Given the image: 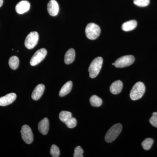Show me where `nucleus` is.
<instances>
[{"mask_svg": "<svg viewBox=\"0 0 157 157\" xmlns=\"http://www.w3.org/2000/svg\"><path fill=\"white\" fill-rule=\"evenodd\" d=\"M145 91V86L141 82H138L135 83L130 93V98L133 101H136L140 99L144 94Z\"/></svg>", "mask_w": 157, "mask_h": 157, "instance_id": "nucleus-1", "label": "nucleus"}, {"mask_svg": "<svg viewBox=\"0 0 157 157\" xmlns=\"http://www.w3.org/2000/svg\"><path fill=\"white\" fill-rule=\"evenodd\" d=\"M103 63V59L101 57L96 58L92 62L88 69L90 78H94L98 76L102 68Z\"/></svg>", "mask_w": 157, "mask_h": 157, "instance_id": "nucleus-2", "label": "nucleus"}, {"mask_svg": "<svg viewBox=\"0 0 157 157\" xmlns=\"http://www.w3.org/2000/svg\"><path fill=\"white\" fill-rule=\"evenodd\" d=\"M122 129V126L121 124H117L113 126L108 130L105 136V139L108 143L112 142L115 140L120 134Z\"/></svg>", "mask_w": 157, "mask_h": 157, "instance_id": "nucleus-3", "label": "nucleus"}, {"mask_svg": "<svg viewBox=\"0 0 157 157\" xmlns=\"http://www.w3.org/2000/svg\"><path fill=\"white\" fill-rule=\"evenodd\" d=\"M101 32L100 27L94 23L88 24L85 29L86 36L91 40L97 39L100 36Z\"/></svg>", "mask_w": 157, "mask_h": 157, "instance_id": "nucleus-4", "label": "nucleus"}, {"mask_svg": "<svg viewBox=\"0 0 157 157\" xmlns=\"http://www.w3.org/2000/svg\"><path fill=\"white\" fill-rule=\"evenodd\" d=\"M135 61V57L133 56H124L118 59L114 63V66L117 68L126 67L132 65Z\"/></svg>", "mask_w": 157, "mask_h": 157, "instance_id": "nucleus-5", "label": "nucleus"}, {"mask_svg": "<svg viewBox=\"0 0 157 157\" xmlns=\"http://www.w3.org/2000/svg\"><path fill=\"white\" fill-rule=\"evenodd\" d=\"M39 34L36 32H31L26 38L25 45L29 49L33 48L39 41Z\"/></svg>", "mask_w": 157, "mask_h": 157, "instance_id": "nucleus-6", "label": "nucleus"}, {"mask_svg": "<svg viewBox=\"0 0 157 157\" xmlns=\"http://www.w3.org/2000/svg\"><path fill=\"white\" fill-rule=\"evenodd\" d=\"M47 51L45 48H41L37 51L31 59L30 65L35 66L39 64L45 58L47 55Z\"/></svg>", "mask_w": 157, "mask_h": 157, "instance_id": "nucleus-7", "label": "nucleus"}, {"mask_svg": "<svg viewBox=\"0 0 157 157\" xmlns=\"http://www.w3.org/2000/svg\"><path fill=\"white\" fill-rule=\"evenodd\" d=\"M21 137L23 140L28 144H30L33 141L34 136L31 128L28 125H24L21 128Z\"/></svg>", "mask_w": 157, "mask_h": 157, "instance_id": "nucleus-8", "label": "nucleus"}, {"mask_svg": "<svg viewBox=\"0 0 157 157\" xmlns=\"http://www.w3.org/2000/svg\"><path fill=\"white\" fill-rule=\"evenodd\" d=\"M17 95L14 93H10L0 98V106H6L12 104L16 100Z\"/></svg>", "mask_w": 157, "mask_h": 157, "instance_id": "nucleus-9", "label": "nucleus"}, {"mask_svg": "<svg viewBox=\"0 0 157 157\" xmlns=\"http://www.w3.org/2000/svg\"><path fill=\"white\" fill-rule=\"evenodd\" d=\"M30 8V4L27 1H21L17 3L15 7V10L17 13L23 14L27 12Z\"/></svg>", "mask_w": 157, "mask_h": 157, "instance_id": "nucleus-10", "label": "nucleus"}, {"mask_svg": "<svg viewBox=\"0 0 157 157\" xmlns=\"http://www.w3.org/2000/svg\"><path fill=\"white\" fill-rule=\"evenodd\" d=\"M47 10L51 16H56L59 11L58 3L56 0H50L47 6Z\"/></svg>", "mask_w": 157, "mask_h": 157, "instance_id": "nucleus-11", "label": "nucleus"}, {"mask_svg": "<svg viewBox=\"0 0 157 157\" xmlns=\"http://www.w3.org/2000/svg\"><path fill=\"white\" fill-rule=\"evenodd\" d=\"M45 90L44 85L40 84L37 85L32 93V98L34 101H38L42 97Z\"/></svg>", "mask_w": 157, "mask_h": 157, "instance_id": "nucleus-12", "label": "nucleus"}, {"mask_svg": "<svg viewBox=\"0 0 157 157\" xmlns=\"http://www.w3.org/2000/svg\"><path fill=\"white\" fill-rule=\"evenodd\" d=\"M49 121L45 117L40 121L38 124V129L39 132L43 135H46L49 130Z\"/></svg>", "mask_w": 157, "mask_h": 157, "instance_id": "nucleus-13", "label": "nucleus"}, {"mask_svg": "<svg viewBox=\"0 0 157 157\" xmlns=\"http://www.w3.org/2000/svg\"><path fill=\"white\" fill-rule=\"evenodd\" d=\"M123 86V85L121 80H117L114 81L113 83H112L109 88L110 92L113 94H118L121 92Z\"/></svg>", "mask_w": 157, "mask_h": 157, "instance_id": "nucleus-14", "label": "nucleus"}, {"mask_svg": "<svg viewBox=\"0 0 157 157\" xmlns=\"http://www.w3.org/2000/svg\"><path fill=\"white\" fill-rule=\"evenodd\" d=\"M75 50L73 48H70L67 51L65 54L64 58V62L67 65L73 63L75 59Z\"/></svg>", "mask_w": 157, "mask_h": 157, "instance_id": "nucleus-15", "label": "nucleus"}, {"mask_svg": "<svg viewBox=\"0 0 157 157\" xmlns=\"http://www.w3.org/2000/svg\"><path fill=\"white\" fill-rule=\"evenodd\" d=\"M73 87V82L72 81H69L66 83L61 89L59 93V96L61 97H64L71 92Z\"/></svg>", "mask_w": 157, "mask_h": 157, "instance_id": "nucleus-16", "label": "nucleus"}, {"mask_svg": "<svg viewBox=\"0 0 157 157\" xmlns=\"http://www.w3.org/2000/svg\"><path fill=\"white\" fill-rule=\"evenodd\" d=\"M137 26V22L135 20L129 21L123 24L122 29L125 32L133 30L136 28Z\"/></svg>", "mask_w": 157, "mask_h": 157, "instance_id": "nucleus-17", "label": "nucleus"}, {"mask_svg": "<svg viewBox=\"0 0 157 157\" xmlns=\"http://www.w3.org/2000/svg\"><path fill=\"white\" fill-rule=\"evenodd\" d=\"M90 104L94 107H99L102 104V100L96 95H93L90 98Z\"/></svg>", "mask_w": 157, "mask_h": 157, "instance_id": "nucleus-18", "label": "nucleus"}, {"mask_svg": "<svg viewBox=\"0 0 157 157\" xmlns=\"http://www.w3.org/2000/svg\"><path fill=\"white\" fill-rule=\"evenodd\" d=\"M19 65V60L17 57L12 56L9 60V67L11 69L15 70L17 69Z\"/></svg>", "mask_w": 157, "mask_h": 157, "instance_id": "nucleus-19", "label": "nucleus"}, {"mask_svg": "<svg viewBox=\"0 0 157 157\" xmlns=\"http://www.w3.org/2000/svg\"><path fill=\"white\" fill-rule=\"evenodd\" d=\"M72 117L71 112L67 111H62L59 114V118L63 122L65 123L68 119Z\"/></svg>", "mask_w": 157, "mask_h": 157, "instance_id": "nucleus-20", "label": "nucleus"}, {"mask_svg": "<svg viewBox=\"0 0 157 157\" xmlns=\"http://www.w3.org/2000/svg\"><path fill=\"white\" fill-rule=\"evenodd\" d=\"M153 143V139L151 138H147L142 142L141 145H142L144 149L145 150H149L151 148Z\"/></svg>", "mask_w": 157, "mask_h": 157, "instance_id": "nucleus-21", "label": "nucleus"}, {"mask_svg": "<svg viewBox=\"0 0 157 157\" xmlns=\"http://www.w3.org/2000/svg\"><path fill=\"white\" fill-rule=\"evenodd\" d=\"M67 126L70 128H75L77 124V121L75 118L71 117L64 123Z\"/></svg>", "mask_w": 157, "mask_h": 157, "instance_id": "nucleus-22", "label": "nucleus"}, {"mask_svg": "<svg viewBox=\"0 0 157 157\" xmlns=\"http://www.w3.org/2000/svg\"><path fill=\"white\" fill-rule=\"evenodd\" d=\"M50 154L53 157L59 156V149L56 145H55V144L52 145L50 149Z\"/></svg>", "mask_w": 157, "mask_h": 157, "instance_id": "nucleus-23", "label": "nucleus"}, {"mask_svg": "<svg viewBox=\"0 0 157 157\" xmlns=\"http://www.w3.org/2000/svg\"><path fill=\"white\" fill-rule=\"evenodd\" d=\"M134 3L139 7H146L149 4L150 0H134Z\"/></svg>", "mask_w": 157, "mask_h": 157, "instance_id": "nucleus-24", "label": "nucleus"}, {"mask_svg": "<svg viewBox=\"0 0 157 157\" xmlns=\"http://www.w3.org/2000/svg\"><path fill=\"white\" fill-rule=\"evenodd\" d=\"M83 150L81 147L78 146L75 147L74 149V157H83Z\"/></svg>", "mask_w": 157, "mask_h": 157, "instance_id": "nucleus-25", "label": "nucleus"}, {"mask_svg": "<svg viewBox=\"0 0 157 157\" xmlns=\"http://www.w3.org/2000/svg\"><path fill=\"white\" fill-rule=\"evenodd\" d=\"M149 121L153 126L157 128V116L152 115Z\"/></svg>", "mask_w": 157, "mask_h": 157, "instance_id": "nucleus-26", "label": "nucleus"}, {"mask_svg": "<svg viewBox=\"0 0 157 157\" xmlns=\"http://www.w3.org/2000/svg\"><path fill=\"white\" fill-rule=\"evenodd\" d=\"M3 4V0H0V7H2Z\"/></svg>", "mask_w": 157, "mask_h": 157, "instance_id": "nucleus-27", "label": "nucleus"}, {"mask_svg": "<svg viewBox=\"0 0 157 157\" xmlns=\"http://www.w3.org/2000/svg\"><path fill=\"white\" fill-rule=\"evenodd\" d=\"M152 115L157 116V112H154L153 113Z\"/></svg>", "mask_w": 157, "mask_h": 157, "instance_id": "nucleus-28", "label": "nucleus"}, {"mask_svg": "<svg viewBox=\"0 0 157 157\" xmlns=\"http://www.w3.org/2000/svg\"><path fill=\"white\" fill-rule=\"evenodd\" d=\"M112 65H114V63H113Z\"/></svg>", "mask_w": 157, "mask_h": 157, "instance_id": "nucleus-29", "label": "nucleus"}]
</instances>
